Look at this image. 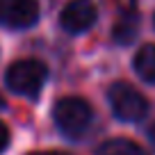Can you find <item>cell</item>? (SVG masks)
<instances>
[{
    "label": "cell",
    "instance_id": "1",
    "mask_svg": "<svg viewBox=\"0 0 155 155\" xmlns=\"http://www.w3.org/2000/svg\"><path fill=\"white\" fill-rule=\"evenodd\" d=\"M94 119V112L87 101L78 96H68L55 105V123H57L59 132L71 139H80L84 132L89 130Z\"/></svg>",
    "mask_w": 155,
    "mask_h": 155
},
{
    "label": "cell",
    "instance_id": "2",
    "mask_svg": "<svg viewBox=\"0 0 155 155\" xmlns=\"http://www.w3.org/2000/svg\"><path fill=\"white\" fill-rule=\"evenodd\" d=\"M107 98H110L114 116L121 119V121L135 123V121H141L148 114V101H146V96L126 82L112 84L110 91H107Z\"/></svg>",
    "mask_w": 155,
    "mask_h": 155
},
{
    "label": "cell",
    "instance_id": "3",
    "mask_svg": "<svg viewBox=\"0 0 155 155\" xmlns=\"http://www.w3.org/2000/svg\"><path fill=\"white\" fill-rule=\"evenodd\" d=\"M46 78H48V71L41 62L37 59H21V62H14L7 71L5 80L7 87L14 94H21V96H37L39 89L44 87Z\"/></svg>",
    "mask_w": 155,
    "mask_h": 155
},
{
    "label": "cell",
    "instance_id": "4",
    "mask_svg": "<svg viewBox=\"0 0 155 155\" xmlns=\"http://www.w3.org/2000/svg\"><path fill=\"white\" fill-rule=\"evenodd\" d=\"M39 18L37 0H0V25L23 30Z\"/></svg>",
    "mask_w": 155,
    "mask_h": 155
},
{
    "label": "cell",
    "instance_id": "5",
    "mask_svg": "<svg viewBox=\"0 0 155 155\" xmlns=\"http://www.w3.org/2000/svg\"><path fill=\"white\" fill-rule=\"evenodd\" d=\"M96 5L91 0H71L62 9L59 23L68 34H80L96 23Z\"/></svg>",
    "mask_w": 155,
    "mask_h": 155
},
{
    "label": "cell",
    "instance_id": "6",
    "mask_svg": "<svg viewBox=\"0 0 155 155\" xmlns=\"http://www.w3.org/2000/svg\"><path fill=\"white\" fill-rule=\"evenodd\" d=\"M135 71L141 80L155 84V46H141L139 53L135 55Z\"/></svg>",
    "mask_w": 155,
    "mask_h": 155
},
{
    "label": "cell",
    "instance_id": "7",
    "mask_svg": "<svg viewBox=\"0 0 155 155\" xmlns=\"http://www.w3.org/2000/svg\"><path fill=\"white\" fill-rule=\"evenodd\" d=\"M96 155H148V153L130 139H110L98 146Z\"/></svg>",
    "mask_w": 155,
    "mask_h": 155
},
{
    "label": "cell",
    "instance_id": "8",
    "mask_svg": "<svg viewBox=\"0 0 155 155\" xmlns=\"http://www.w3.org/2000/svg\"><path fill=\"white\" fill-rule=\"evenodd\" d=\"M137 28H139V18H137L135 12H128L119 18V23L114 25V39L119 44H130L137 34Z\"/></svg>",
    "mask_w": 155,
    "mask_h": 155
},
{
    "label": "cell",
    "instance_id": "9",
    "mask_svg": "<svg viewBox=\"0 0 155 155\" xmlns=\"http://www.w3.org/2000/svg\"><path fill=\"white\" fill-rule=\"evenodd\" d=\"M7 141H9V130L5 123H0V153L7 148Z\"/></svg>",
    "mask_w": 155,
    "mask_h": 155
},
{
    "label": "cell",
    "instance_id": "10",
    "mask_svg": "<svg viewBox=\"0 0 155 155\" xmlns=\"http://www.w3.org/2000/svg\"><path fill=\"white\" fill-rule=\"evenodd\" d=\"M30 155H66V153H59V150H37V153H30Z\"/></svg>",
    "mask_w": 155,
    "mask_h": 155
},
{
    "label": "cell",
    "instance_id": "11",
    "mask_svg": "<svg viewBox=\"0 0 155 155\" xmlns=\"http://www.w3.org/2000/svg\"><path fill=\"white\" fill-rule=\"evenodd\" d=\"M148 141L153 144V148H155V123H153V126L148 128Z\"/></svg>",
    "mask_w": 155,
    "mask_h": 155
},
{
    "label": "cell",
    "instance_id": "12",
    "mask_svg": "<svg viewBox=\"0 0 155 155\" xmlns=\"http://www.w3.org/2000/svg\"><path fill=\"white\" fill-rule=\"evenodd\" d=\"M2 107H5V101H2V96H0V110H2Z\"/></svg>",
    "mask_w": 155,
    "mask_h": 155
}]
</instances>
